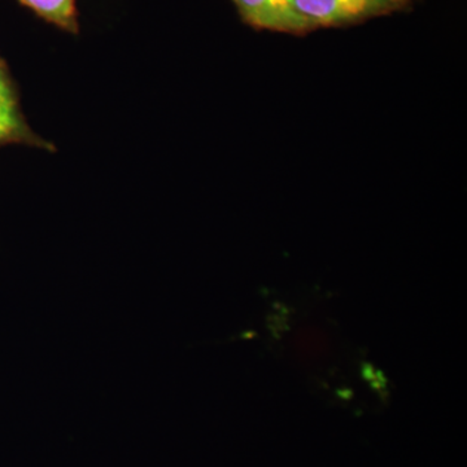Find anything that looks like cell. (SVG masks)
<instances>
[{
	"label": "cell",
	"instance_id": "1",
	"mask_svg": "<svg viewBox=\"0 0 467 467\" xmlns=\"http://www.w3.org/2000/svg\"><path fill=\"white\" fill-rule=\"evenodd\" d=\"M304 29L343 26L376 16L398 5L393 0H290Z\"/></svg>",
	"mask_w": 467,
	"mask_h": 467
},
{
	"label": "cell",
	"instance_id": "2",
	"mask_svg": "<svg viewBox=\"0 0 467 467\" xmlns=\"http://www.w3.org/2000/svg\"><path fill=\"white\" fill-rule=\"evenodd\" d=\"M18 143L43 146L24 119L14 82L0 58V147Z\"/></svg>",
	"mask_w": 467,
	"mask_h": 467
},
{
	"label": "cell",
	"instance_id": "3",
	"mask_svg": "<svg viewBox=\"0 0 467 467\" xmlns=\"http://www.w3.org/2000/svg\"><path fill=\"white\" fill-rule=\"evenodd\" d=\"M252 26L279 32H306L292 11L290 0H233Z\"/></svg>",
	"mask_w": 467,
	"mask_h": 467
},
{
	"label": "cell",
	"instance_id": "4",
	"mask_svg": "<svg viewBox=\"0 0 467 467\" xmlns=\"http://www.w3.org/2000/svg\"><path fill=\"white\" fill-rule=\"evenodd\" d=\"M18 2L52 26L70 33H76L78 30L77 0H18Z\"/></svg>",
	"mask_w": 467,
	"mask_h": 467
},
{
	"label": "cell",
	"instance_id": "5",
	"mask_svg": "<svg viewBox=\"0 0 467 467\" xmlns=\"http://www.w3.org/2000/svg\"><path fill=\"white\" fill-rule=\"evenodd\" d=\"M393 2L399 3L400 2V0H393Z\"/></svg>",
	"mask_w": 467,
	"mask_h": 467
}]
</instances>
